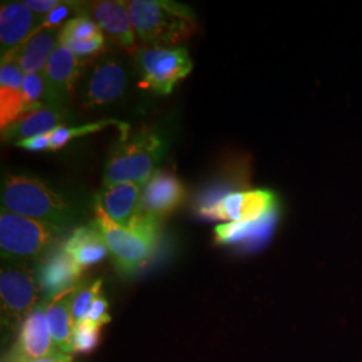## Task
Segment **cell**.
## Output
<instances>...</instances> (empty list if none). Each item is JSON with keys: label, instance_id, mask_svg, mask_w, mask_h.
Masks as SVG:
<instances>
[{"label": "cell", "instance_id": "obj_28", "mask_svg": "<svg viewBox=\"0 0 362 362\" xmlns=\"http://www.w3.org/2000/svg\"><path fill=\"white\" fill-rule=\"evenodd\" d=\"M85 7L79 6L78 3L73 1H61L52 13L46 15L37 30H57V27L61 26L62 23L65 25L66 22L70 18V15L74 11H83Z\"/></svg>", "mask_w": 362, "mask_h": 362}, {"label": "cell", "instance_id": "obj_3", "mask_svg": "<svg viewBox=\"0 0 362 362\" xmlns=\"http://www.w3.org/2000/svg\"><path fill=\"white\" fill-rule=\"evenodd\" d=\"M93 224L103 233L118 272L128 276L140 272L155 255L160 221L139 215L132 227H121L106 216L95 200Z\"/></svg>", "mask_w": 362, "mask_h": 362}, {"label": "cell", "instance_id": "obj_9", "mask_svg": "<svg viewBox=\"0 0 362 362\" xmlns=\"http://www.w3.org/2000/svg\"><path fill=\"white\" fill-rule=\"evenodd\" d=\"M49 302L50 298L42 299L21 326L10 362L34 361L55 354H65L55 346L50 334L47 322Z\"/></svg>", "mask_w": 362, "mask_h": 362}, {"label": "cell", "instance_id": "obj_18", "mask_svg": "<svg viewBox=\"0 0 362 362\" xmlns=\"http://www.w3.org/2000/svg\"><path fill=\"white\" fill-rule=\"evenodd\" d=\"M67 110L62 106L45 105L18 119L11 127L1 130L3 140L19 143L31 137L50 134L54 130L65 127Z\"/></svg>", "mask_w": 362, "mask_h": 362}, {"label": "cell", "instance_id": "obj_10", "mask_svg": "<svg viewBox=\"0 0 362 362\" xmlns=\"http://www.w3.org/2000/svg\"><path fill=\"white\" fill-rule=\"evenodd\" d=\"M83 69L85 61L59 43L43 70L46 81L45 105L65 107L74 94Z\"/></svg>", "mask_w": 362, "mask_h": 362}, {"label": "cell", "instance_id": "obj_4", "mask_svg": "<svg viewBox=\"0 0 362 362\" xmlns=\"http://www.w3.org/2000/svg\"><path fill=\"white\" fill-rule=\"evenodd\" d=\"M167 152L164 137L144 129L127 134L112 149L105 164L104 185L132 182L145 185Z\"/></svg>", "mask_w": 362, "mask_h": 362}, {"label": "cell", "instance_id": "obj_23", "mask_svg": "<svg viewBox=\"0 0 362 362\" xmlns=\"http://www.w3.org/2000/svg\"><path fill=\"white\" fill-rule=\"evenodd\" d=\"M105 37L98 25L93 21L90 15L83 8L66 22L59 30V43L66 42H85Z\"/></svg>", "mask_w": 362, "mask_h": 362}, {"label": "cell", "instance_id": "obj_29", "mask_svg": "<svg viewBox=\"0 0 362 362\" xmlns=\"http://www.w3.org/2000/svg\"><path fill=\"white\" fill-rule=\"evenodd\" d=\"M105 40H106V38L101 37V38L93 39V40L66 42V43H61V45H64L67 49H70L71 52L77 55L79 59L86 62L88 59L100 57V54L104 52Z\"/></svg>", "mask_w": 362, "mask_h": 362}, {"label": "cell", "instance_id": "obj_6", "mask_svg": "<svg viewBox=\"0 0 362 362\" xmlns=\"http://www.w3.org/2000/svg\"><path fill=\"white\" fill-rule=\"evenodd\" d=\"M37 275L26 263L4 262L0 270L1 325L11 332L21 329L27 317L39 305Z\"/></svg>", "mask_w": 362, "mask_h": 362}, {"label": "cell", "instance_id": "obj_21", "mask_svg": "<svg viewBox=\"0 0 362 362\" xmlns=\"http://www.w3.org/2000/svg\"><path fill=\"white\" fill-rule=\"evenodd\" d=\"M62 246L83 272L98 264L109 254L104 236L94 224L76 228Z\"/></svg>", "mask_w": 362, "mask_h": 362}, {"label": "cell", "instance_id": "obj_16", "mask_svg": "<svg viewBox=\"0 0 362 362\" xmlns=\"http://www.w3.org/2000/svg\"><path fill=\"white\" fill-rule=\"evenodd\" d=\"M143 187L132 182L103 185L95 202L109 219L121 227H132L139 216Z\"/></svg>", "mask_w": 362, "mask_h": 362}, {"label": "cell", "instance_id": "obj_25", "mask_svg": "<svg viewBox=\"0 0 362 362\" xmlns=\"http://www.w3.org/2000/svg\"><path fill=\"white\" fill-rule=\"evenodd\" d=\"M101 287H103L101 279L90 282L89 285L78 286L76 296L73 299V306H71L73 320L76 324L86 320V315L90 310L93 303L101 296Z\"/></svg>", "mask_w": 362, "mask_h": 362}, {"label": "cell", "instance_id": "obj_24", "mask_svg": "<svg viewBox=\"0 0 362 362\" xmlns=\"http://www.w3.org/2000/svg\"><path fill=\"white\" fill-rule=\"evenodd\" d=\"M107 127H121L124 129H129L128 124H122L116 119H101V121L85 124L81 127H61L54 130L50 134V151H58L66 146L70 141H73L74 139L101 132L106 129Z\"/></svg>", "mask_w": 362, "mask_h": 362}, {"label": "cell", "instance_id": "obj_11", "mask_svg": "<svg viewBox=\"0 0 362 362\" xmlns=\"http://www.w3.org/2000/svg\"><path fill=\"white\" fill-rule=\"evenodd\" d=\"M185 197L182 181L172 172L157 169L143 187L139 215L160 221L180 207Z\"/></svg>", "mask_w": 362, "mask_h": 362}, {"label": "cell", "instance_id": "obj_20", "mask_svg": "<svg viewBox=\"0 0 362 362\" xmlns=\"http://www.w3.org/2000/svg\"><path fill=\"white\" fill-rule=\"evenodd\" d=\"M278 219V208L255 221L224 223L215 227V239L219 245L252 247L269 239Z\"/></svg>", "mask_w": 362, "mask_h": 362}, {"label": "cell", "instance_id": "obj_33", "mask_svg": "<svg viewBox=\"0 0 362 362\" xmlns=\"http://www.w3.org/2000/svg\"><path fill=\"white\" fill-rule=\"evenodd\" d=\"M71 361V356H66V354H55V356H50V357H45V358H39V360H34V361L26 362H70Z\"/></svg>", "mask_w": 362, "mask_h": 362}, {"label": "cell", "instance_id": "obj_30", "mask_svg": "<svg viewBox=\"0 0 362 362\" xmlns=\"http://www.w3.org/2000/svg\"><path fill=\"white\" fill-rule=\"evenodd\" d=\"M88 322L95 325L98 327H103L104 325L110 322V315H109V302L107 299L101 294L100 297L95 299V302L93 303L90 310L86 315Z\"/></svg>", "mask_w": 362, "mask_h": 362}, {"label": "cell", "instance_id": "obj_26", "mask_svg": "<svg viewBox=\"0 0 362 362\" xmlns=\"http://www.w3.org/2000/svg\"><path fill=\"white\" fill-rule=\"evenodd\" d=\"M101 327L88 321L78 322L71 337V348L76 353H91L100 344Z\"/></svg>", "mask_w": 362, "mask_h": 362}, {"label": "cell", "instance_id": "obj_17", "mask_svg": "<svg viewBox=\"0 0 362 362\" xmlns=\"http://www.w3.org/2000/svg\"><path fill=\"white\" fill-rule=\"evenodd\" d=\"M25 73L15 61H3L0 67V127H11L27 115L22 93Z\"/></svg>", "mask_w": 362, "mask_h": 362}, {"label": "cell", "instance_id": "obj_1", "mask_svg": "<svg viewBox=\"0 0 362 362\" xmlns=\"http://www.w3.org/2000/svg\"><path fill=\"white\" fill-rule=\"evenodd\" d=\"M1 208L64 230L76 219V209L65 196L39 177L8 173L1 180Z\"/></svg>", "mask_w": 362, "mask_h": 362}, {"label": "cell", "instance_id": "obj_31", "mask_svg": "<svg viewBox=\"0 0 362 362\" xmlns=\"http://www.w3.org/2000/svg\"><path fill=\"white\" fill-rule=\"evenodd\" d=\"M52 134V133H50ZM50 134H42L37 137H31L23 141L15 144L18 148L26 149L30 152H42L50 149Z\"/></svg>", "mask_w": 362, "mask_h": 362}, {"label": "cell", "instance_id": "obj_8", "mask_svg": "<svg viewBox=\"0 0 362 362\" xmlns=\"http://www.w3.org/2000/svg\"><path fill=\"white\" fill-rule=\"evenodd\" d=\"M276 208V199L267 189L235 191L221 194L206 206L196 208L203 219L227 223L255 221Z\"/></svg>", "mask_w": 362, "mask_h": 362}, {"label": "cell", "instance_id": "obj_32", "mask_svg": "<svg viewBox=\"0 0 362 362\" xmlns=\"http://www.w3.org/2000/svg\"><path fill=\"white\" fill-rule=\"evenodd\" d=\"M27 7L38 15L40 19H43L46 15L52 13V10L61 3L59 0H26Z\"/></svg>", "mask_w": 362, "mask_h": 362}, {"label": "cell", "instance_id": "obj_12", "mask_svg": "<svg viewBox=\"0 0 362 362\" xmlns=\"http://www.w3.org/2000/svg\"><path fill=\"white\" fill-rule=\"evenodd\" d=\"M127 83V71L116 58H98L86 78L82 104L88 109L112 104L124 94Z\"/></svg>", "mask_w": 362, "mask_h": 362}, {"label": "cell", "instance_id": "obj_14", "mask_svg": "<svg viewBox=\"0 0 362 362\" xmlns=\"http://www.w3.org/2000/svg\"><path fill=\"white\" fill-rule=\"evenodd\" d=\"M83 270L65 251L64 246L52 247L37 269V281L45 298H55L79 285Z\"/></svg>", "mask_w": 362, "mask_h": 362}, {"label": "cell", "instance_id": "obj_22", "mask_svg": "<svg viewBox=\"0 0 362 362\" xmlns=\"http://www.w3.org/2000/svg\"><path fill=\"white\" fill-rule=\"evenodd\" d=\"M78 286L58 297L52 298L47 306V322L52 341L55 346L67 356L73 353L71 337L76 322L73 320L71 306Z\"/></svg>", "mask_w": 362, "mask_h": 362}, {"label": "cell", "instance_id": "obj_7", "mask_svg": "<svg viewBox=\"0 0 362 362\" xmlns=\"http://www.w3.org/2000/svg\"><path fill=\"white\" fill-rule=\"evenodd\" d=\"M136 64L140 73V86L161 95L170 94L194 69L189 52L180 46L145 47L137 52Z\"/></svg>", "mask_w": 362, "mask_h": 362}, {"label": "cell", "instance_id": "obj_5", "mask_svg": "<svg viewBox=\"0 0 362 362\" xmlns=\"http://www.w3.org/2000/svg\"><path fill=\"white\" fill-rule=\"evenodd\" d=\"M62 230L47 223L0 211V252L6 262L26 263L46 255Z\"/></svg>", "mask_w": 362, "mask_h": 362}, {"label": "cell", "instance_id": "obj_2", "mask_svg": "<svg viewBox=\"0 0 362 362\" xmlns=\"http://www.w3.org/2000/svg\"><path fill=\"white\" fill-rule=\"evenodd\" d=\"M129 13L137 38L148 47H175L197 31L194 10L172 0H132Z\"/></svg>", "mask_w": 362, "mask_h": 362}, {"label": "cell", "instance_id": "obj_19", "mask_svg": "<svg viewBox=\"0 0 362 362\" xmlns=\"http://www.w3.org/2000/svg\"><path fill=\"white\" fill-rule=\"evenodd\" d=\"M59 45V31L37 30L26 42L15 52L1 57L3 61H15L22 67L25 74L43 73L52 52Z\"/></svg>", "mask_w": 362, "mask_h": 362}, {"label": "cell", "instance_id": "obj_15", "mask_svg": "<svg viewBox=\"0 0 362 362\" xmlns=\"http://www.w3.org/2000/svg\"><path fill=\"white\" fill-rule=\"evenodd\" d=\"M42 19L25 1H6L0 7V49L1 57L19 49L38 28Z\"/></svg>", "mask_w": 362, "mask_h": 362}, {"label": "cell", "instance_id": "obj_27", "mask_svg": "<svg viewBox=\"0 0 362 362\" xmlns=\"http://www.w3.org/2000/svg\"><path fill=\"white\" fill-rule=\"evenodd\" d=\"M22 93L26 104L27 113L45 106L46 97V81L43 73L26 74L23 79Z\"/></svg>", "mask_w": 362, "mask_h": 362}, {"label": "cell", "instance_id": "obj_13", "mask_svg": "<svg viewBox=\"0 0 362 362\" xmlns=\"http://www.w3.org/2000/svg\"><path fill=\"white\" fill-rule=\"evenodd\" d=\"M85 10L101 28L105 38L121 49H136L137 34L130 18L129 1L100 0L90 3Z\"/></svg>", "mask_w": 362, "mask_h": 362}]
</instances>
